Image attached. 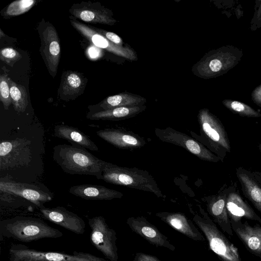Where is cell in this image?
Segmentation results:
<instances>
[{
    "mask_svg": "<svg viewBox=\"0 0 261 261\" xmlns=\"http://www.w3.org/2000/svg\"><path fill=\"white\" fill-rule=\"evenodd\" d=\"M53 159L67 173L92 175L98 179H101L103 169L108 163L85 148L67 144L55 146Z\"/></svg>",
    "mask_w": 261,
    "mask_h": 261,
    "instance_id": "6da1fadb",
    "label": "cell"
},
{
    "mask_svg": "<svg viewBox=\"0 0 261 261\" xmlns=\"http://www.w3.org/2000/svg\"><path fill=\"white\" fill-rule=\"evenodd\" d=\"M1 237L22 242H30L43 238H58L63 236L59 230L39 218L16 216L1 220Z\"/></svg>",
    "mask_w": 261,
    "mask_h": 261,
    "instance_id": "7a4b0ae2",
    "label": "cell"
},
{
    "mask_svg": "<svg viewBox=\"0 0 261 261\" xmlns=\"http://www.w3.org/2000/svg\"><path fill=\"white\" fill-rule=\"evenodd\" d=\"M101 179L111 184L150 192L159 198L164 197L156 181L146 170L108 162L102 171Z\"/></svg>",
    "mask_w": 261,
    "mask_h": 261,
    "instance_id": "3957f363",
    "label": "cell"
},
{
    "mask_svg": "<svg viewBox=\"0 0 261 261\" xmlns=\"http://www.w3.org/2000/svg\"><path fill=\"white\" fill-rule=\"evenodd\" d=\"M198 121L200 135L191 132V134L223 162L226 153L230 152V144L227 134L220 120L207 109L199 111Z\"/></svg>",
    "mask_w": 261,
    "mask_h": 261,
    "instance_id": "277c9868",
    "label": "cell"
},
{
    "mask_svg": "<svg viewBox=\"0 0 261 261\" xmlns=\"http://www.w3.org/2000/svg\"><path fill=\"white\" fill-rule=\"evenodd\" d=\"M243 55L242 50L227 45L212 50L195 65L194 74L203 79H211L226 74L235 67Z\"/></svg>",
    "mask_w": 261,
    "mask_h": 261,
    "instance_id": "5b68a950",
    "label": "cell"
},
{
    "mask_svg": "<svg viewBox=\"0 0 261 261\" xmlns=\"http://www.w3.org/2000/svg\"><path fill=\"white\" fill-rule=\"evenodd\" d=\"M193 220L202 232L210 248L221 261H242L238 249L226 237L201 206Z\"/></svg>",
    "mask_w": 261,
    "mask_h": 261,
    "instance_id": "8992f818",
    "label": "cell"
},
{
    "mask_svg": "<svg viewBox=\"0 0 261 261\" xmlns=\"http://www.w3.org/2000/svg\"><path fill=\"white\" fill-rule=\"evenodd\" d=\"M154 132L156 136L162 141L180 146L202 160L215 163L223 162L220 158L200 142L184 133L169 127L156 128Z\"/></svg>",
    "mask_w": 261,
    "mask_h": 261,
    "instance_id": "52a82bcc",
    "label": "cell"
},
{
    "mask_svg": "<svg viewBox=\"0 0 261 261\" xmlns=\"http://www.w3.org/2000/svg\"><path fill=\"white\" fill-rule=\"evenodd\" d=\"M88 224L91 229L90 240L93 245L109 260L118 261L115 231L100 216L88 219Z\"/></svg>",
    "mask_w": 261,
    "mask_h": 261,
    "instance_id": "ba28073f",
    "label": "cell"
},
{
    "mask_svg": "<svg viewBox=\"0 0 261 261\" xmlns=\"http://www.w3.org/2000/svg\"><path fill=\"white\" fill-rule=\"evenodd\" d=\"M0 191L23 198L32 202L39 208H44V203L53 198V194L48 190H44L38 186L17 182L10 179L0 181Z\"/></svg>",
    "mask_w": 261,
    "mask_h": 261,
    "instance_id": "9c48e42d",
    "label": "cell"
},
{
    "mask_svg": "<svg viewBox=\"0 0 261 261\" xmlns=\"http://www.w3.org/2000/svg\"><path fill=\"white\" fill-rule=\"evenodd\" d=\"M9 256L10 261H88L86 258L73 255L39 251L20 244L11 246Z\"/></svg>",
    "mask_w": 261,
    "mask_h": 261,
    "instance_id": "30bf717a",
    "label": "cell"
},
{
    "mask_svg": "<svg viewBox=\"0 0 261 261\" xmlns=\"http://www.w3.org/2000/svg\"><path fill=\"white\" fill-rule=\"evenodd\" d=\"M228 186L224 185L216 195L205 198L207 213L213 222L229 236L233 235L226 208Z\"/></svg>",
    "mask_w": 261,
    "mask_h": 261,
    "instance_id": "8fae6325",
    "label": "cell"
},
{
    "mask_svg": "<svg viewBox=\"0 0 261 261\" xmlns=\"http://www.w3.org/2000/svg\"><path fill=\"white\" fill-rule=\"evenodd\" d=\"M226 208L230 222H237L245 218L261 224V218L241 196L236 182L228 186Z\"/></svg>",
    "mask_w": 261,
    "mask_h": 261,
    "instance_id": "7c38bea8",
    "label": "cell"
},
{
    "mask_svg": "<svg viewBox=\"0 0 261 261\" xmlns=\"http://www.w3.org/2000/svg\"><path fill=\"white\" fill-rule=\"evenodd\" d=\"M126 223L133 231L150 244L171 251L175 250V247L171 243L168 238L144 217H129L127 219Z\"/></svg>",
    "mask_w": 261,
    "mask_h": 261,
    "instance_id": "4fadbf2b",
    "label": "cell"
},
{
    "mask_svg": "<svg viewBox=\"0 0 261 261\" xmlns=\"http://www.w3.org/2000/svg\"><path fill=\"white\" fill-rule=\"evenodd\" d=\"M43 217L76 234H81L85 231L84 220L76 214L62 206L39 208Z\"/></svg>",
    "mask_w": 261,
    "mask_h": 261,
    "instance_id": "5bb4252c",
    "label": "cell"
},
{
    "mask_svg": "<svg viewBox=\"0 0 261 261\" xmlns=\"http://www.w3.org/2000/svg\"><path fill=\"white\" fill-rule=\"evenodd\" d=\"M96 134L107 142L121 149H137L146 144L144 138L123 129L105 128L97 131Z\"/></svg>",
    "mask_w": 261,
    "mask_h": 261,
    "instance_id": "9a60e30c",
    "label": "cell"
},
{
    "mask_svg": "<svg viewBox=\"0 0 261 261\" xmlns=\"http://www.w3.org/2000/svg\"><path fill=\"white\" fill-rule=\"evenodd\" d=\"M156 216L175 230L196 241H204L205 238L193 222L179 212H159Z\"/></svg>",
    "mask_w": 261,
    "mask_h": 261,
    "instance_id": "2e32d148",
    "label": "cell"
},
{
    "mask_svg": "<svg viewBox=\"0 0 261 261\" xmlns=\"http://www.w3.org/2000/svg\"><path fill=\"white\" fill-rule=\"evenodd\" d=\"M70 22L77 31L95 46L129 59L133 60L136 58L132 50L112 43L93 29L74 20H71Z\"/></svg>",
    "mask_w": 261,
    "mask_h": 261,
    "instance_id": "e0dca14e",
    "label": "cell"
},
{
    "mask_svg": "<svg viewBox=\"0 0 261 261\" xmlns=\"http://www.w3.org/2000/svg\"><path fill=\"white\" fill-rule=\"evenodd\" d=\"M233 231L245 247L253 254L261 258V227L251 226L247 221L230 222Z\"/></svg>",
    "mask_w": 261,
    "mask_h": 261,
    "instance_id": "ac0fdd59",
    "label": "cell"
},
{
    "mask_svg": "<svg viewBox=\"0 0 261 261\" xmlns=\"http://www.w3.org/2000/svg\"><path fill=\"white\" fill-rule=\"evenodd\" d=\"M43 50L50 73L54 76L57 72L60 57L59 40L55 28L47 26L42 33Z\"/></svg>",
    "mask_w": 261,
    "mask_h": 261,
    "instance_id": "d6986e66",
    "label": "cell"
},
{
    "mask_svg": "<svg viewBox=\"0 0 261 261\" xmlns=\"http://www.w3.org/2000/svg\"><path fill=\"white\" fill-rule=\"evenodd\" d=\"M69 192L73 195L87 200H110L121 198L123 196L122 193L103 186L89 184L72 186Z\"/></svg>",
    "mask_w": 261,
    "mask_h": 261,
    "instance_id": "ffe728a7",
    "label": "cell"
},
{
    "mask_svg": "<svg viewBox=\"0 0 261 261\" xmlns=\"http://www.w3.org/2000/svg\"><path fill=\"white\" fill-rule=\"evenodd\" d=\"M236 175L243 195L261 214V185L250 171L242 167L236 169Z\"/></svg>",
    "mask_w": 261,
    "mask_h": 261,
    "instance_id": "44dd1931",
    "label": "cell"
},
{
    "mask_svg": "<svg viewBox=\"0 0 261 261\" xmlns=\"http://www.w3.org/2000/svg\"><path fill=\"white\" fill-rule=\"evenodd\" d=\"M54 135L70 142L72 145L92 151H97L98 148L88 136L77 128L66 125H57L54 127Z\"/></svg>",
    "mask_w": 261,
    "mask_h": 261,
    "instance_id": "7402d4cb",
    "label": "cell"
},
{
    "mask_svg": "<svg viewBox=\"0 0 261 261\" xmlns=\"http://www.w3.org/2000/svg\"><path fill=\"white\" fill-rule=\"evenodd\" d=\"M146 106L122 107L89 113L87 118L92 120L118 121L134 117L144 111Z\"/></svg>",
    "mask_w": 261,
    "mask_h": 261,
    "instance_id": "603a6c76",
    "label": "cell"
},
{
    "mask_svg": "<svg viewBox=\"0 0 261 261\" xmlns=\"http://www.w3.org/2000/svg\"><path fill=\"white\" fill-rule=\"evenodd\" d=\"M70 11L75 17L87 22L108 25H113L116 22V20L105 10L84 7L73 9Z\"/></svg>",
    "mask_w": 261,
    "mask_h": 261,
    "instance_id": "cb8c5ba5",
    "label": "cell"
},
{
    "mask_svg": "<svg viewBox=\"0 0 261 261\" xmlns=\"http://www.w3.org/2000/svg\"><path fill=\"white\" fill-rule=\"evenodd\" d=\"M146 99L135 95L121 93L107 97L98 105L101 110H108L122 107L143 106Z\"/></svg>",
    "mask_w": 261,
    "mask_h": 261,
    "instance_id": "d4e9b609",
    "label": "cell"
},
{
    "mask_svg": "<svg viewBox=\"0 0 261 261\" xmlns=\"http://www.w3.org/2000/svg\"><path fill=\"white\" fill-rule=\"evenodd\" d=\"M10 96L14 110L18 113L24 112L28 105L25 88L16 84L9 77Z\"/></svg>",
    "mask_w": 261,
    "mask_h": 261,
    "instance_id": "484cf974",
    "label": "cell"
},
{
    "mask_svg": "<svg viewBox=\"0 0 261 261\" xmlns=\"http://www.w3.org/2000/svg\"><path fill=\"white\" fill-rule=\"evenodd\" d=\"M83 85L80 75L75 72L66 73L62 80L61 93L66 96H73L77 94Z\"/></svg>",
    "mask_w": 261,
    "mask_h": 261,
    "instance_id": "4316f807",
    "label": "cell"
},
{
    "mask_svg": "<svg viewBox=\"0 0 261 261\" xmlns=\"http://www.w3.org/2000/svg\"><path fill=\"white\" fill-rule=\"evenodd\" d=\"M222 103L229 111L240 116L252 118L261 117L259 112L243 102L231 99H224L222 101Z\"/></svg>",
    "mask_w": 261,
    "mask_h": 261,
    "instance_id": "83f0119b",
    "label": "cell"
},
{
    "mask_svg": "<svg viewBox=\"0 0 261 261\" xmlns=\"http://www.w3.org/2000/svg\"><path fill=\"white\" fill-rule=\"evenodd\" d=\"M34 0H18L11 3L5 13L9 16H17L28 11L35 4Z\"/></svg>",
    "mask_w": 261,
    "mask_h": 261,
    "instance_id": "f1b7e54d",
    "label": "cell"
},
{
    "mask_svg": "<svg viewBox=\"0 0 261 261\" xmlns=\"http://www.w3.org/2000/svg\"><path fill=\"white\" fill-rule=\"evenodd\" d=\"M9 77L6 72L2 74L0 76V100L6 110L9 109L12 103L10 93Z\"/></svg>",
    "mask_w": 261,
    "mask_h": 261,
    "instance_id": "f546056e",
    "label": "cell"
},
{
    "mask_svg": "<svg viewBox=\"0 0 261 261\" xmlns=\"http://www.w3.org/2000/svg\"><path fill=\"white\" fill-rule=\"evenodd\" d=\"M21 58V55L13 48H4L1 50V60L11 67Z\"/></svg>",
    "mask_w": 261,
    "mask_h": 261,
    "instance_id": "4dcf8cb0",
    "label": "cell"
},
{
    "mask_svg": "<svg viewBox=\"0 0 261 261\" xmlns=\"http://www.w3.org/2000/svg\"><path fill=\"white\" fill-rule=\"evenodd\" d=\"M254 13L251 21L250 29L255 31L261 28V1H256Z\"/></svg>",
    "mask_w": 261,
    "mask_h": 261,
    "instance_id": "1f68e13d",
    "label": "cell"
},
{
    "mask_svg": "<svg viewBox=\"0 0 261 261\" xmlns=\"http://www.w3.org/2000/svg\"><path fill=\"white\" fill-rule=\"evenodd\" d=\"M94 30L103 35L112 43L120 46H122V40L121 38L114 33L108 32L97 28H94Z\"/></svg>",
    "mask_w": 261,
    "mask_h": 261,
    "instance_id": "d6a6232c",
    "label": "cell"
},
{
    "mask_svg": "<svg viewBox=\"0 0 261 261\" xmlns=\"http://www.w3.org/2000/svg\"><path fill=\"white\" fill-rule=\"evenodd\" d=\"M73 255L77 257L86 258L88 261H111L86 252L74 251Z\"/></svg>",
    "mask_w": 261,
    "mask_h": 261,
    "instance_id": "836d02e7",
    "label": "cell"
},
{
    "mask_svg": "<svg viewBox=\"0 0 261 261\" xmlns=\"http://www.w3.org/2000/svg\"><path fill=\"white\" fill-rule=\"evenodd\" d=\"M133 261H161L156 256L143 252L136 254Z\"/></svg>",
    "mask_w": 261,
    "mask_h": 261,
    "instance_id": "e575fe53",
    "label": "cell"
},
{
    "mask_svg": "<svg viewBox=\"0 0 261 261\" xmlns=\"http://www.w3.org/2000/svg\"><path fill=\"white\" fill-rule=\"evenodd\" d=\"M251 98L256 105L261 107V85L256 87L252 92Z\"/></svg>",
    "mask_w": 261,
    "mask_h": 261,
    "instance_id": "d590c367",
    "label": "cell"
},
{
    "mask_svg": "<svg viewBox=\"0 0 261 261\" xmlns=\"http://www.w3.org/2000/svg\"><path fill=\"white\" fill-rule=\"evenodd\" d=\"M251 173L257 181L261 185V172L258 171H253L251 172Z\"/></svg>",
    "mask_w": 261,
    "mask_h": 261,
    "instance_id": "8d00e7d4",
    "label": "cell"
},
{
    "mask_svg": "<svg viewBox=\"0 0 261 261\" xmlns=\"http://www.w3.org/2000/svg\"><path fill=\"white\" fill-rule=\"evenodd\" d=\"M4 36V34L3 33V32L2 31V30L1 29L0 30V37H1V38H2Z\"/></svg>",
    "mask_w": 261,
    "mask_h": 261,
    "instance_id": "74e56055",
    "label": "cell"
},
{
    "mask_svg": "<svg viewBox=\"0 0 261 261\" xmlns=\"http://www.w3.org/2000/svg\"><path fill=\"white\" fill-rule=\"evenodd\" d=\"M260 152H261V144L260 145Z\"/></svg>",
    "mask_w": 261,
    "mask_h": 261,
    "instance_id": "f35d334b",
    "label": "cell"
}]
</instances>
